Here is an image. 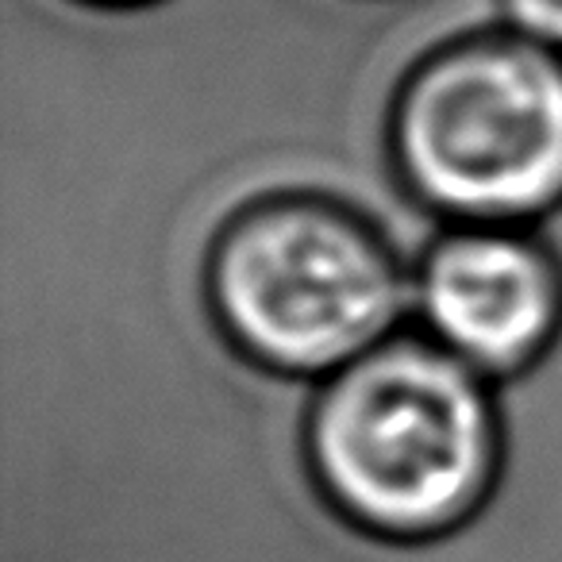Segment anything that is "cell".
<instances>
[{
	"label": "cell",
	"mask_w": 562,
	"mask_h": 562,
	"mask_svg": "<svg viewBox=\"0 0 562 562\" xmlns=\"http://www.w3.org/2000/svg\"><path fill=\"white\" fill-rule=\"evenodd\" d=\"M305 459L344 520L420 543L467 524L501 467L497 393L420 324L313 382Z\"/></svg>",
	"instance_id": "1"
},
{
	"label": "cell",
	"mask_w": 562,
	"mask_h": 562,
	"mask_svg": "<svg viewBox=\"0 0 562 562\" xmlns=\"http://www.w3.org/2000/svg\"><path fill=\"white\" fill-rule=\"evenodd\" d=\"M204 290L220 331L273 374L321 382L413 321V262L370 212L281 189L212 232Z\"/></svg>",
	"instance_id": "2"
},
{
	"label": "cell",
	"mask_w": 562,
	"mask_h": 562,
	"mask_svg": "<svg viewBox=\"0 0 562 562\" xmlns=\"http://www.w3.org/2000/svg\"><path fill=\"white\" fill-rule=\"evenodd\" d=\"M385 147L436 232L536 224L562 204V50L501 24L424 50L393 89Z\"/></svg>",
	"instance_id": "3"
},
{
	"label": "cell",
	"mask_w": 562,
	"mask_h": 562,
	"mask_svg": "<svg viewBox=\"0 0 562 562\" xmlns=\"http://www.w3.org/2000/svg\"><path fill=\"white\" fill-rule=\"evenodd\" d=\"M413 316L439 347L501 382L551 347L562 266L531 224H447L413 266Z\"/></svg>",
	"instance_id": "4"
},
{
	"label": "cell",
	"mask_w": 562,
	"mask_h": 562,
	"mask_svg": "<svg viewBox=\"0 0 562 562\" xmlns=\"http://www.w3.org/2000/svg\"><path fill=\"white\" fill-rule=\"evenodd\" d=\"M116 4H135V0H116Z\"/></svg>",
	"instance_id": "5"
}]
</instances>
